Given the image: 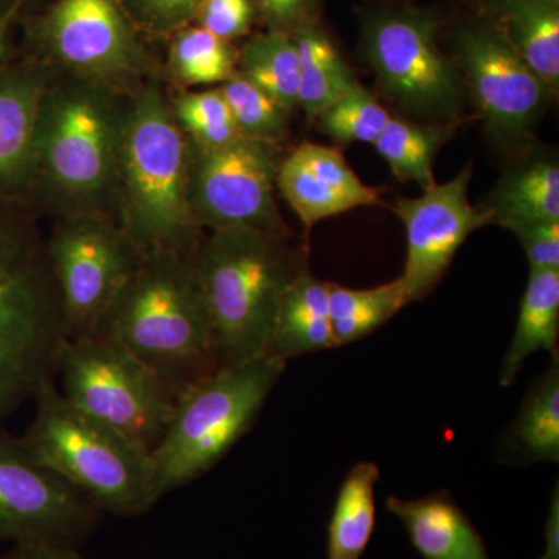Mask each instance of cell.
<instances>
[{
  "label": "cell",
  "mask_w": 559,
  "mask_h": 559,
  "mask_svg": "<svg viewBox=\"0 0 559 559\" xmlns=\"http://www.w3.org/2000/svg\"><path fill=\"white\" fill-rule=\"evenodd\" d=\"M168 100L180 130L193 145L218 148L245 138L219 87L207 91L176 90L168 94Z\"/></svg>",
  "instance_id": "cell-30"
},
{
  "label": "cell",
  "mask_w": 559,
  "mask_h": 559,
  "mask_svg": "<svg viewBox=\"0 0 559 559\" xmlns=\"http://www.w3.org/2000/svg\"><path fill=\"white\" fill-rule=\"evenodd\" d=\"M40 213L0 198V426L55 381L68 341Z\"/></svg>",
  "instance_id": "cell-3"
},
{
  "label": "cell",
  "mask_w": 559,
  "mask_h": 559,
  "mask_svg": "<svg viewBox=\"0 0 559 559\" xmlns=\"http://www.w3.org/2000/svg\"><path fill=\"white\" fill-rule=\"evenodd\" d=\"M33 401L35 417L20 440L36 462L102 514L138 518L159 502L146 448L73 407L55 381L46 382Z\"/></svg>",
  "instance_id": "cell-6"
},
{
  "label": "cell",
  "mask_w": 559,
  "mask_h": 559,
  "mask_svg": "<svg viewBox=\"0 0 559 559\" xmlns=\"http://www.w3.org/2000/svg\"><path fill=\"white\" fill-rule=\"evenodd\" d=\"M121 7L143 35L153 43L193 24L202 0H120Z\"/></svg>",
  "instance_id": "cell-33"
},
{
  "label": "cell",
  "mask_w": 559,
  "mask_h": 559,
  "mask_svg": "<svg viewBox=\"0 0 559 559\" xmlns=\"http://www.w3.org/2000/svg\"><path fill=\"white\" fill-rule=\"evenodd\" d=\"M502 227L520 240L530 271H559V221H513Z\"/></svg>",
  "instance_id": "cell-35"
},
{
  "label": "cell",
  "mask_w": 559,
  "mask_h": 559,
  "mask_svg": "<svg viewBox=\"0 0 559 559\" xmlns=\"http://www.w3.org/2000/svg\"><path fill=\"white\" fill-rule=\"evenodd\" d=\"M329 348H336L331 329L329 283L314 277L307 266L283 297L266 355L288 362Z\"/></svg>",
  "instance_id": "cell-20"
},
{
  "label": "cell",
  "mask_w": 559,
  "mask_h": 559,
  "mask_svg": "<svg viewBox=\"0 0 559 559\" xmlns=\"http://www.w3.org/2000/svg\"><path fill=\"white\" fill-rule=\"evenodd\" d=\"M92 336L128 349L178 395L191 382L218 369L194 250L142 255Z\"/></svg>",
  "instance_id": "cell-2"
},
{
  "label": "cell",
  "mask_w": 559,
  "mask_h": 559,
  "mask_svg": "<svg viewBox=\"0 0 559 559\" xmlns=\"http://www.w3.org/2000/svg\"><path fill=\"white\" fill-rule=\"evenodd\" d=\"M293 38L299 51V108L314 121L358 81L319 21L304 25Z\"/></svg>",
  "instance_id": "cell-24"
},
{
  "label": "cell",
  "mask_w": 559,
  "mask_h": 559,
  "mask_svg": "<svg viewBox=\"0 0 559 559\" xmlns=\"http://www.w3.org/2000/svg\"><path fill=\"white\" fill-rule=\"evenodd\" d=\"M380 468L360 462L348 471L334 499L326 528V559H360L377 527Z\"/></svg>",
  "instance_id": "cell-23"
},
{
  "label": "cell",
  "mask_w": 559,
  "mask_h": 559,
  "mask_svg": "<svg viewBox=\"0 0 559 559\" xmlns=\"http://www.w3.org/2000/svg\"><path fill=\"white\" fill-rule=\"evenodd\" d=\"M331 329L336 347L369 336L407 305L400 277L370 289L329 283Z\"/></svg>",
  "instance_id": "cell-29"
},
{
  "label": "cell",
  "mask_w": 559,
  "mask_h": 559,
  "mask_svg": "<svg viewBox=\"0 0 559 559\" xmlns=\"http://www.w3.org/2000/svg\"><path fill=\"white\" fill-rule=\"evenodd\" d=\"M255 22L250 0H202L193 24L235 44V40L249 35Z\"/></svg>",
  "instance_id": "cell-34"
},
{
  "label": "cell",
  "mask_w": 559,
  "mask_h": 559,
  "mask_svg": "<svg viewBox=\"0 0 559 559\" xmlns=\"http://www.w3.org/2000/svg\"><path fill=\"white\" fill-rule=\"evenodd\" d=\"M506 462H559V362L558 355L549 370L533 382L520 415L503 436Z\"/></svg>",
  "instance_id": "cell-22"
},
{
  "label": "cell",
  "mask_w": 559,
  "mask_h": 559,
  "mask_svg": "<svg viewBox=\"0 0 559 559\" xmlns=\"http://www.w3.org/2000/svg\"><path fill=\"white\" fill-rule=\"evenodd\" d=\"M385 510L403 524L423 559H492L479 530L448 491L417 499L389 496Z\"/></svg>",
  "instance_id": "cell-18"
},
{
  "label": "cell",
  "mask_w": 559,
  "mask_h": 559,
  "mask_svg": "<svg viewBox=\"0 0 559 559\" xmlns=\"http://www.w3.org/2000/svg\"><path fill=\"white\" fill-rule=\"evenodd\" d=\"M549 90L559 87V2L474 0Z\"/></svg>",
  "instance_id": "cell-19"
},
{
  "label": "cell",
  "mask_w": 559,
  "mask_h": 559,
  "mask_svg": "<svg viewBox=\"0 0 559 559\" xmlns=\"http://www.w3.org/2000/svg\"><path fill=\"white\" fill-rule=\"evenodd\" d=\"M47 2L49 0H0V13H17L24 20L43 9Z\"/></svg>",
  "instance_id": "cell-40"
},
{
  "label": "cell",
  "mask_w": 559,
  "mask_h": 559,
  "mask_svg": "<svg viewBox=\"0 0 559 559\" xmlns=\"http://www.w3.org/2000/svg\"><path fill=\"white\" fill-rule=\"evenodd\" d=\"M277 189L305 229L326 218L381 202V191L353 171L340 150L304 142L280 162Z\"/></svg>",
  "instance_id": "cell-16"
},
{
  "label": "cell",
  "mask_w": 559,
  "mask_h": 559,
  "mask_svg": "<svg viewBox=\"0 0 559 559\" xmlns=\"http://www.w3.org/2000/svg\"><path fill=\"white\" fill-rule=\"evenodd\" d=\"M428 10H381L362 21L360 46L381 91L412 116L452 123L463 98L457 62L444 53Z\"/></svg>",
  "instance_id": "cell-10"
},
{
  "label": "cell",
  "mask_w": 559,
  "mask_h": 559,
  "mask_svg": "<svg viewBox=\"0 0 559 559\" xmlns=\"http://www.w3.org/2000/svg\"><path fill=\"white\" fill-rule=\"evenodd\" d=\"M237 72L286 112L299 108V51L290 35L264 32L238 49Z\"/></svg>",
  "instance_id": "cell-26"
},
{
  "label": "cell",
  "mask_w": 559,
  "mask_h": 559,
  "mask_svg": "<svg viewBox=\"0 0 559 559\" xmlns=\"http://www.w3.org/2000/svg\"><path fill=\"white\" fill-rule=\"evenodd\" d=\"M21 14L0 13V66L20 57V49L14 46V32L20 28Z\"/></svg>",
  "instance_id": "cell-39"
},
{
  "label": "cell",
  "mask_w": 559,
  "mask_h": 559,
  "mask_svg": "<svg viewBox=\"0 0 559 559\" xmlns=\"http://www.w3.org/2000/svg\"><path fill=\"white\" fill-rule=\"evenodd\" d=\"M57 377L73 407L150 452L159 443L178 392L128 349L98 336L62 345Z\"/></svg>",
  "instance_id": "cell-9"
},
{
  "label": "cell",
  "mask_w": 559,
  "mask_h": 559,
  "mask_svg": "<svg viewBox=\"0 0 559 559\" xmlns=\"http://www.w3.org/2000/svg\"><path fill=\"white\" fill-rule=\"evenodd\" d=\"M390 114L380 102L355 84L336 103L318 117L320 130L337 145L371 143L373 145L388 127Z\"/></svg>",
  "instance_id": "cell-31"
},
{
  "label": "cell",
  "mask_w": 559,
  "mask_h": 559,
  "mask_svg": "<svg viewBox=\"0 0 559 559\" xmlns=\"http://www.w3.org/2000/svg\"><path fill=\"white\" fill-rule=\"evenodd\" d=\"M452 46L489 134L507 146L528 145L554 92L479 11L454 28Z\"/></svg>",
  "instance_id": "cell-12"
},
{
  "label": "cell",
  "mask_w": 559,
  "mask_h": 559,
  "mask_svg": "<svg viewBox=\"0 0 559 559\" xmlns=\"http://www.w3.org/2000/svg\"><path fill=\"white\" fill-rule=\"evenodd\" d=\"M20 28L21 55L80 79L135 92L160 73L153 40L120 0H49Z\"/></svg>",
  "instance_id": "cell-8"
},
{
  "label": "cell",
  "mask_w": 559,
  "mask_h": 559,
  "mask_svg": "<svg viewBox=\"0 0 559 559\" xmlns=\"http://www.w3.org/2000/svg\"><path fill=\"white\" fill-rule=\"evenodd\" d=\"M159 75L132 94L112 216L142 255L193 252L205 231L189 201L191 143L173 116Z\"/></svg>",
  "instance_id": "cell-4"
},
{
  "label": "cell",
  "mask_w": 559,
  "mask_h": 559,
  "mask_svg": "<svg viewBox=\"0 0 559 559\" xmlns=\"http://www.w3.org/2000/svg\"><path fill=\"white\" fill-rule=\"evenodd\" d=\"M452 134L451 123L418 124L392 117L373 146L396 179L417 182L425 191L437 183L433 160Z\"/></svg>",
  "instance_id": "cell-28"
},
{
  "label": "cell",
  "mask_w": 559,
  "mask_h": 559,
  "mask_svg": "<svg viewBox=\"0 0 559 559\" xmlns=\"http://www.w3.org/2000/svg\"><path fill=\"white\" fill-rule=\"evenodd\" d=\"M286 362L259 356L224 364L176 399L164 436L151 451L156 499L200 479L252 429Z\"/></svg>",
  "instance_id": "cell-7"
},
{
  "label": "cell",
  "mask_w": 559,
  "mask_h": 559,
  "mask_svg": "<svg viewBox=\"0 0 559 559\" xmlns=\"http://www.w3.org/2000/svg\"><path fill=\"white\" fill-rule=\"evenodd\" d=\"M471 165L450 182L436 183L423 197L401 198L395 213L406 230L407 255L401 283L407 305L423 299L443 278L469 235L489 224L469 202Z\"/></svg>",
  "instance_id": "cell-15"
},
{
  "label": "cell",
  "mask_w": 559,
  "mask_h": 559,
  "mask_svg": "<svg viewBox=\"0 0 559 559\" xmlns=\"http://www.w3.org/2000/svg\"><path fill=\"white\" fill-rule=\"evenodd\" d=\"M257 22L266 32L293 36L304 25L318 22L320 0H250Z\"/></svg>",
  "instance_id": "cell-36"
},
{
  "label": "cell",
  "mask_w": 559,
  "mask_h": 559,
  "mask_svg": "<svg viewBox=\"0 0 559 559\" xmlns=\"http://www.w3.org/2000/svg\"><path fill=\"white\" fill-rule=\"evenodd\" d=\"M194 263L219 366L266 355L283 297L307 267L289 235L252 227L212 230L194 249Z\"/></svg>",
  "instance_id": "cell-5"
},
{
  "label": "cell",
  "mask_w": 559,
  "mask_h": 559,
  "mask_svg": "<svg viewBox=\"0 0 559 559\" xmlns=\"http://www.w3.org/2000/svg\"><path fill=\"white\" fill-rule=\"evenodd\" d=\"M238 69L235 44L218 38L197 24L186 25L167 39L164 73L180 86H215Z\"/></svg>",
  "instance_id": "cell-27"
},
{
  "label": "cell",
  "mask_w": 559,
  "mask_h": 559,
  "mask_svg": "<svg viewBox=\"0 0 559 559\" xmlns=\"http://www.w3.org/2000/svg\"><path fill=\"white\" fill-rule=\"evenodd\" d=\"M102 513L0 426V543L80 549Z\"/></svg>",
  "instance_id": "cell-14"
},
{
  "label": "cell",
  "mask_w": 559,
  "mask_h": 559,
  "mask_svg": "<svg viewBox=\"0 0 559 559\" xmlns=\"http://www.w3.org/2000/svg\"><path fill=\"white\" fill-rule=\"evenodd\" d=\"M132 94L57 69L40 97L33 130L28 204L40 215H112Z\"/></svg>",
  "instance_id": "cell-1"
},
{
  "label": "cell",
  "mask_w": 559,
  "mask_h": 559,
  "mask_svg": "<svg viewBox=\"0 0 559 559\" xmlns=\"http://www.w3.org/2000/svg\"><path fill=\"white\" fill-rule=\"evenodd\" d=\"M0 559H86L80 549L49 546H11Z\"/></svg>",
  "instance_id": "cell-37"
},
{
  "label": "cell",
  "mask_w": 559,
  "mask_h": 559,
  "mask_svg": "<svg viewBox=\"0 0 559 559\" xmlns=\"http://www.w3.org/2000/svg\"><path fill=\"white\" fill-rule=\"evenodd\" d=\"M218 87L241 135L274 143L285 138L289 114L270 95L238 72Z\"/></svg>",
  "instance_id": "cell-32"
},
{
  "label": "cell",
  "mask_w": 559,
  "mask_h": 559,
  "mask_svg": "<svg viewBox=\"0 0 559 559\" xmlns=\"http://www.w3.org/2000/svg\"><path fill=\"white\" fill-rule=\"evenodd\" d=\"M57 68L21 55L0 66V198L28 202L36 110Z\"/></svg>",
  "instance_id": "cell-17"
},
{
  "label": "cell",
  "mask_w": 559,
  "mask_h": 559,
  "mask_svg": "<svg viewBox=\"0 0 559 559\" xmlns=\"http://www.w3.org/2000/svg\"><path fill=\"white\" fill-rule=\"evenodd\" d=\"M555 2H559V0H555Z\"/></svg>",
  "instance_id": "cell-41"
},
{
  "label": "cell",
  "mask_w": 559,
  "mask_h": 559,
  "mask_svg": "<svg viewBox=\"0 0 559 559\" xmlns=\"http://www.w3.org/2000/svg\"><path fill=\"white\" fill-rule=\"evenodd\" d=\"M558 334L559 271H530L513 340L500 366V385L510 388L536 352L557 356Z\"/></svg>",
  "instance_id": "cell-21"
},
{
  "label": "cell",
  "mask_w": 559,
  "mask_h": 559,
  "mask_svg": "<svg viewBox=\"0 0 559 559\" xmlns=\"http://www.w3.org/2000/svg\"><path fill=\"white\" fill-rule=\"evenodd\" d=\"M546 547L538 559H559V488L558 485L551 495L549 514L544 525Z\"/></svg>",
  "instance_id": "cell-38"
},
{
  "label": "cell",
  "mask_w": 559,
  "mask_h": 559,
  "mask_svg": "<svg viewBox=\"0 0 559 559\" xmlns=\"http://www.w3.org/2000/svg\"><path fill=\"white\" fill-rule=\"evenodd\" d=\"M489 224L513 221H559V167L554 159H536L499 180L488 198Z\"/></svg>",
  "instance_id": "cell-25"
},
{
  "label": "cell",
  "mask_w": 559,
  "mask_h": 559,
  "mask_svg": "<svg viewBox=\"0 0 559 559\" xmlns=\"http://www.w3.org/2000/svg\"><path fill=\"white\" fill-rule=\"evenodd\" d=\"M280 162L278 143L267 140L240 138L218 148L191 143L189 201L198 226L288 235L275 201Z\"/></svg>",
  "instance_id": "cell-13"
},
{
  "label": "cell",
  "mask_w": 559,
  "mask_h": 559,
  "mask_svg": "<svg viewBox=\"0 0 559 559\" xmlns=\"http://www.w3.org/2000/svg\"><path fill=\"white\" fill-rule=\"evenodd\" d=\"M47 252L60 290L68 341L92 336L142 253L106 212L55 216Z\"/></svg>",
  "instance_id": "cell-11"
}]
</instances>
